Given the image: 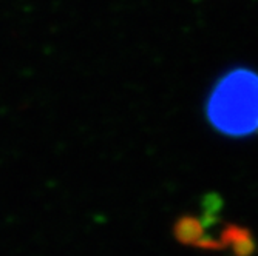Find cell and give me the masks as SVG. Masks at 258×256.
<instances>
[{
  "instance_id": "cell-1",
  "label": "cell",
  "mask_w": 258,
  "mask_h": 256,
  "mask_svg": "<svg viewBox=\"0 0 258 256\" xmlns=\"http://www.w3.org/2000/svg\"><path fill=\"white\" fill-rule=\"evenodd\" d=\"M210 122L229 136L258 131V74L237 69L223 77L209 99Z\"/></svg>"
}]
</instances>
